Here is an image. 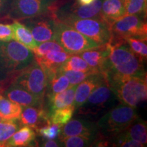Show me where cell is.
I'll use <instances>...</instances> for the list:
<instances>
[{"mask_svg":"<svg viewBox=\"0 0 147 147\" xmlns=\"http://www.w3.org/2000/svg\"><path fill=\"white\" fill-rule=\"evenodd\" d=\"M106 80V77L104 74L97 71L92 74L85 80L79 83V85H77L75 91L74 100L73 104L75 110L80 107L85 102L92 92Z\"/></svg>","mask_w":147,"mask_h":147,"instance_id":"obj_16","label":"cell"},{"mask_svg":"<svg viewBox=\"0 0 147 147\" xmlns=\"http://www.w3.org/2000/svg\"><path fill=\"white\" fill-rule=\"evenodd\" d=\"M73 136L89 138L95 142L99 137V130L96 123L84 119H74L70 120L61 127L59 137L60 139Z\"/></svg>","mask_w":147,"mask_h":147,"instance_id":"obj_13","label":"cell"},{"mask_svg":"<svg viewBox=\"0 0 147 147\" xmlns=\"http://www.w3.org/2000/svg\"><path fill=\"white\" fill-rule=\"evenodd\" d=\"M74 112L75 108L73 105L59 108L49 113V121L51 123L62 127L71 120Z\"/></svg>","mask_w":147,"mask_h":147,"instance_id":"obj_26","label":"cell"},{"mask_svg":"<svg viewBox=\"0 0 147 147\" xmlns=\"http://www.w3.org/2000/svg\"><path fill=\"white\" fill-rule=\"evenodd\" d=\"M61 129L59 125L49 123L37 129L36 131L44 140H55L59 136Z\"/></svg>","mask_w":147,"mask_h":147,"instance_id":"obj_33","label":"cell"},{"mask_svg":"<svg viewBox=\"0 0 147 147\" xmlns=\"http://www.w3.org/2000/svg\"><path fill=\"white\" fill-rule=\"evenodd\" d=\"M65 51H55L42 57H34V60L41 66L47 77L58 71L61 65L71 56Z\"/></svg>","mask_w":147,"mask_h":147,"instance_id":"obj_18","label":"cell"},{"mask_svg":"<svg viewBox=\"0 0 147 147\" xmlns=\"http://www.w3.org/2000/svg\"><path fill=\"white\" fill-rule=\"evenodd\" d=\"M1 94L12 102L19 104L22 107L30 106H42L45 101L40 100L23 87L15 84H9L1 91Z\"/></svg>","mask_w":147,"mask_h":147,"instance_id":"obj_15","label":"cell"},{"mask_svg":"<svg viewBox=\"0 0 147 147\" xmlns=\"http://www.w3.org/2000/svg\"><path fill=\"white\" fill-rule=\"evenodd\" d=\"M125 41L133 53L144 63L147 57L146 40L138 38H127Z\"/></svg>","mask_w":147,"mask_h":147,"instance_id":"obj_30","label":"cell"},{"mask_svg":"<svg viewBox=\"0 0 147 147\" xmlns=\"http://www.w3.org/2000/svg\"><path fill=\"white\" fill-rule=\"evenodd\" d=\"M29 29L38 44L54 40L55 19L53 14H47L20 21Z\"/></svg>","mask_w":147,"mask_h":147,"instance_id":"obj_12","label":"cell"},{"mask_svg":"<svg viewBox=\"0 0 147 147\" xmlns=\"http://www.w3.org/2000/svg\"><path fill=\"white\" fill-rule=\"evenodd\" d=\"M111 50V45L108 42L103 45L78 53L92 69L102 72L104 66L109 56Z\"/></svg>","mask_w":147,"mask_h":147,"instance_id":"obj_17","label":"cell"},{"mask_svg":"<svg viewBox=\"0 0 147 147\" xmlns=\"http://www.w3.org/2000/svg\"><path fill=\"white\" fill-rule=\"evenodd\" d=\"M36 134L34 129L23 125L18 129L15 133L5 143V147L29 146L36 140Z\"/></svg>","mask_w":147,"mask_h":147,"instance_id":"obj_21","label":"cell"},{"mask_svg":"<svg viewBox=\"0 0 147 147\" xmlns=\"http://www.w3.org/2000/svg\"><path fill=\"white\" fill-rule=\"evenodd\" d=\"M1 91H2V89H1V85H0V93H1Z\"/></svg>","mask_w":147,"mask_h":147,"instance_id":"obj_40","label":"cell"},{"mask_svg":"<svg viewBox=\"0 0 147 147\" xmlns=\"http://www.w3.org/2000/svg\"><path fill=\"white\" fill-rule=\"evenodd\" d=\"M61 146L65 147H83L93 146V140L89 138L80 136H73L62 138L59 139Z\"/></svg>","mask_w":147,"mask_h":147,"instance_id":"obj_31","label":"cell"},{"mask_svg":"<svg viewBox=\"0 0 147 147\" xmlns=\"http://www.w3.org/2000/svg\"><path fill=\"white\" fill-rule=\"evenodd\" d=\"M81 33L99 45L107 44L111 39V31L108 24L100 18L65 19L59 21Z\"/></svg>","mask_w":147,"mask_h":147,"instance_id":"obj_10","label":"cell"},{"mask_svg":"<svg viewBox=\"0 0 147 147\" xmlns=\"http://www.w3.org/2000/svg\"><path fill=\"white\" fill-rule=\"evenodd\" d=\"M11 83L17 84L40 100L45 101L48 78L44 69L35 60L16 74L9 82V84Z\"/></svg>","mask_w":147,"mask_h":147,"instance_id":"obj_7","label":"cell"},{"mask_svg":"<svg viewBox=\"0 0 147 147\" xmlns=\"http://www.w3.org/2000/svg\"><path fill=\"white\" fill-rule=\"evenodd\" d=\"M47 78L48 87L46 97L60 93L70 86L67 77L60 71H57Z\"/></svg>","mask_w":147,"mask_h":147,"instance_id":"obj_25","label":"cell"},{"mask_svg":"<svg viewBox=\"0 0 147 147\" xmlns=\"http://www.w3.org/2000/svg\"><path fill=\"white\" fill-rule=\"evenodd\" d=\"M110 27L112 35L109 42L110 45L124 41L127 38H147L146 18L140 16L125 14L113 22Z\"/></svg>","mask_w":147,"mask_h":147,"instance_id":"obj_9","label":"cell"},{"mask_svg":"<svg viewBox=\"0 0 147 147\" xmlns=\"http://www.w3.org/2000/svg\"><path fill=\"white\" fill-rule=\"evenodd\" d=\"M64 70H75L81 71H95L88 65L87 62L81 57L77 54L71 55V56L61 65L58 71Z\"/></svg>","mask_w":147,"mask_h":147,"instance_id":"obj_27","label":"cell"},{"mask_svg":"<svg viewBox=\"0 0 147 147\" xmlns=\"http://www.w3.org/2000/svg\"><path fill=\"white\" fill-rule=\"evenodd\" d=\"M12 25L14 40L21 43L31 51L36 49L38 43L34 39L29 29L23 23L17 20H14Z\"/></svg>","mask_w":147,"mask_h":147,"instance_id":"obj_23","label":"cell"},{"mask_svg":"<svg viewBox=\"0 0 147 147\" xmlns=\"http://www.w3.org/2000/svg\"><path fill=\"white\" fill-rule=\"evenodd\" d=\"M110 45V53L102 71L106 78L114 76L146 78L144 63L134 54L125 40Z\"/></svg>","mask_w":147,"mask_h":147,"instance_id":"obj_1","label":"cell"},{"mask_svg":"<svg viewBox=\"0 0 147 147\" xmlns=\"http://www.w3.org/2000/svg\"><path fill=\"white\" fill-rule=\"evenodd\" d=\"M13 40V28L12 24L0 23V41L8 42Z\"/></svg>","mask_w":147,"mask_h":147,"instance_id":"obj_35","label":"cell"},{"mask_svg":"<svg viewBox=\"0 0 147 147\" xmlns=\"http://www.w3.org/2000/svg\"><path fill=\"white\" fill-rule=\"evenodd\" d=\"M21 127L18 120H3L0 122V147Z\"/></svg>","mask_w":147,"mask_h":147,"instance_id":"obj_28","label":"cell"},{"mask_svg":"<svg viewBox=\"0 0 147 147\" xmlns=\"http://www.w3.org/2000/svg\"><path fill=\"white\" fill-rule=\"evenodd\" d=\"M67 77L70 85H78L79 83L85 80L92 74L97 72L96 71H81L75 70H64L60 71ZM100 72V71H99Z\"/></svg>","mask_w":147,"mask_h":147,"instance_id":"obj_34","label":"cell"},{"mask_svg":"<svg viewBox=\"0 0 147 147\" xmlns=\"http://www.w3.org/2000/svg\"><path fill=\"white\" fill-rule=\"evenodd\" d=\"M23 107L0 93V115L5 120H18Z\"/></svg>","mask_w":147,"mask_h":147,"instance_id":"obj_24","label":"cell"},{"mask_svg":"<svg viewBox=\"0 0 147 147\" xmlns=\"http://www.w3.org/2000/svg\"><path fill=\"white\" fill-rule=\"evenodd\" d=\"M103 0H95L88 5H80L76 1L72 3H66L55 12L54 16L58 21L65 19L100 18Z\"/></svg>","mask_w":147,"mask_h":147,"instance_id":"obj_11","label":"cell"},{"mask_svg":"<svg viewBox=\"0 0 147 147\" xmlns=\"http://www.w3.org/2000/svg\"><path fill=\"white\" fill-rule=\"evenodd\" d=\"M146 123L139 117L136 119L127 128L116 136L138 141L144 145L147 143Z\"/></svg>","mask_w":147,"mask_h":147,"instance_id":"obj_22","label":"cell"},{"mask_svg":"<svg viewBox=\"0 0 147 147\" xmlns=\"http://www.w3.org/2000/svg\"><path fill=\"white\" fill-rule=\"evenodd\" d=\"M106 79L121 104L136 108L146 100V77L114 76Z\"/></svg>","mask_w":147,"mask_h":147,"instance_id":"obj_3","label":"cell"},{"mask_svg":"<svg viewBox=\"0 0 147 147\" xmlns=\"http://www.w3.org/2000/svg\"><path fill=\"white\" fill-rule=\"evenodd\" d=\"M125 14L124 0H103L101 17L109 25Z\"/></svg>","mask_w":147,"mask_h":147,"instance_id":"obj_19","label":"cell"},{"mask_svg":"<svg viewBox=\"0 0 147 147\" xmlns=\"http://www.w3.org/2000/svg\"><path fill=\"white\" fill-rule=\"evenodd\" d=\"M40 146L44 147H58L61 146V145L60 142L55 141V140H44Z\"/></svg>","mask_w":147,"mask_h":147,"instance_id":"obj_36","label":"cell"},{"mask_svg":"<svg viewBox=\"0 0 147 147\" xmlns=\"http://www.w3.org/2000/svg\"><path fill=\"white\" fill-rule=\"evenodd\" d=\"M3 120H5V119H3V117H2V116L0 115V122H1V121H3Z\"/></svg>","mask_w":147,"mask_h":147,"instance_id":"obj_39","label":"cell"},{"mask_svg":"<svg viewBox=\"0 0 147 147\" xmlns=\"http://www.w3.org/2000/svg\"><path fill=\"white\" fill-rule=\"evenodd\" d=\"M139 117L135 108L121 104L108 110L98 119L96 125L99 138L107 141L128 127Z\"/></svg>","mask_w":147,"mask_h":147,"instance_id":"obj_4","label":"cell"},{"mask_svg":"<svg viewBox=\"0 0 147 147\" xmlns=\"http://www.w3.org/2000/svg\"><path fill=\"white\" fill-rule=\"evenodd\" d=\"M21 126L30 127L34 130L45 125L51 123L49 113L45 106H30L23 107L18 119Z\"/></svg>","mask_w":147,"mask_h":147,"instance_id":"obj_14","label":"cell"},{"mask_svg":"<svg viewBox=\"0 0 147 147\" xmlns=\"http://www.w3.org/2000/svg\"><path fill=\"white\" fill-rule=\"evenodd\" d=\"M126 14L146 18L147 0H124Z\"/></svg>","mask_w":147,"mask_h":147,"instance_id":"obj_29","label":"cell"},{"mask_svg":"<svg viewBox=\"0 0 147 147\" xmlns=\"http://www.w3.org/2000/svg\"><path fill=\"white\" fill-rule=\"evenodd\" d=\"M117 100V97L106 80L92 92L85 102L75 111L77 115L85 117L87 119H93L113 108Z\"/></svg>","mask_w":147,"mask_h":147,"instance_id":"obj_6","label":"cell"},{"mask_svg":"<svg viewBox=\"0 0 147 147\" xmlns=\"http://www.w3.org/2000/svg\"><path fill=\"white\" fill-rule=\"evenodd\" d=\"M95 0H76V1L80 5H88L93 2Z\"/></svg>","mask_w":147,"mask_h":147,"instance_id":"obj_37","label":"cell"},{"mask_svg":"<svg viewBox=\"0 0 147 147\" xmlns=\"http://www.w3.org/2000/svg\"><path fill=\"white\" fill-rule=\"evenodd\" d=\"M55 51H65L58 42L55 40L41 42L37 46L36 49L32 51L34 57H42L47 53Z\"/></svg>","mask_w":147,"mask_h":147,"instance_id":"obj_32","label":"cell"},{"mask_svg":"<svg viewBox=\"0 0 147 147\" xmlns=\"http://www.w3.org/2000/svg\"><path fill=\"white\" fill-rule=\"evenodd\" d=\"M68 0H13L9 16L21 21L43 14H53Z\"/></svg>","mask_w":147,"mask_h":147,"instance_id":"obj_5","label":"cell"},{"mask_svg":"<svg viewBox=\"0 0 147 147\" xmlns=\"http://www.w3.org/2000/svg\"><path fill=\"white\" fill-rule=\"evenodd\" d=\"M77 85H70L64 91L47 96L49 113L53 110L73 105Z\"/></svg>","mask_w":147,"mask_h":147,"instance_id":"obj_20","label":"cell"},{"mask_svg":"<svg viewBox=\"0 0 147 147\" xmlns=\"http://www.w3.org/2000/svg\"><path fill=\"white\" fill-rule=\"evenodd\" d=\"M3 7V1H2V0H0V14H1V12H2Z\"/></svg>","mask_w":147,"mask_h":147,"instance_id":"obj_38","label":"cell"},{"mask_svg":"<svg viewBox=\"0 0 147 147\" xmlns=\"http://www.w3.org/2000/svg\"><path fill=\"white\" fill-rule=\"evenodd\" d=\"M34 60L32 51L15 40L0 41V85L2 91L10 80Z\"/></svg>","mask_w":147,"mask_h":147,"instance_id":"obj_2","label":"cell"},{"mask_svg":"<svg viewBox=\"0 0 147 147\" xmlns=\"http://www.w3.org/2000/svg\"><path fill=\"white\" fill-rule=\"evenodd\" d=\"M56 19V18H55ZM54 40L69 54H78L100 46L76 29L56 19Z\"/></svg>","mask_w":147,"mask_h":147,"instance_id":"obj_8","label":"cell"}]
</instances>
